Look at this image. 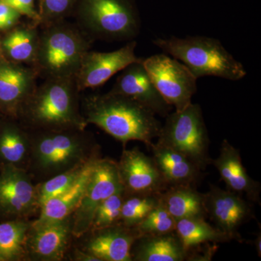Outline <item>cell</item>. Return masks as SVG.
Wrapping results in <instances>:
<instances>
[{
	"mask_svg": "<svg viewBox=\"0 0 261 261\" xmlns=\"http://www.w3.org/2000/svg\"><path fill=\"white\" fill-rule=\"evenodd\" d=\"M86 107L87 123L99 127L124 145L140 141L150 149L162 127L152 111L121 94L109 92L93 96L87 99Z\"/></svg>",
	"mask_w": 261,
	"mask_h": 261,
	"instance_id": "cell-1",
	"label": "cell"
},
{
	"mask_svg": "<svg viewBox=\"0 0 261 261\" xmlns=\"http://www.w3.org/2000/svg\"><path fill=\"white\" fill-rule=\"evenodd\" d=\"M154 45L181 62L197 80L204 76H216L230 81L245 78L246 70L240 62L222 45L219 39L205 36L185 38H158Z\"/></svg>",
	"mask_w": 261,
	"mask_h": 261,
	"instance_id": "cell-2",
	"label": "cell"
},
{
	"mask_svg": "<svg viewBox=\"0 0 261 261\" xmlns=\"http://www.w3.org/2000/svg\"><path fill=\"white\" fill-rule=\"evenodd\" d=\"M76 12L84 25L107 40H132L140 34L135 0H77Z\"/></svg>",
	"mask_w": 261,
	"mask_h": 261,
	"instance_id": "cell-3",
	"label": "cell"
},
{
	"mask_svg": "<svg viewBox=\"0 0 261 261\" xmlns=\"http://www.w3.org/2000/svg\"><path fill=\"white\" fill-rule=\"evenodd\" d=\"M161 127L157 142L188 158L202 171L211 164L208 132L202 108L191 103L181 111L170 113Z\"/></svg>",
	"mask_w": 261,
	"mask_h": 261,
	"instance_id": "cell-4",
	"label": "cell"
},
{
	"mask_svg": "<svg viewBox=\"0 0 261 261\" xmlns=\"http://www.w3.org/2000/svg\"><path fill=\"white\" fill-rule=\"evenodd\" d=\"M89 43L68 25L51 27L38 42L39 65L53 78H70L80 68Z\"/></svg>",
	"mask_w": 261,
	"mask_h": 261,
	"instance_id": "cell-5",
	"label": "cell"
},
{
	"mask_svg": "<svg viewBox=\"0 0 261 261\" xmlns=\"http://www.w3.org/2000/svg\"><path fill=\"white\" fill-rule=\"evenodd\" d=\"M143 64L160 93L176 111L191 104L197 80L186 65L166 54L149 57L143 60Z\"/></svg>",
	"mask_w": 261,
	"mask_h": 261,
	"instance_id": "cell-6",
	"label": "cell"
},
{
	"mask_svg": "<svg viewBox=\"0 0 261 261\" xmlns=\"http://www.w3.org/2000/svg\"><path fill=\"white\" fill-rule=\"evenodd\" d=\"M204 196L206 215L215 227L231 240L243 241L238 230L244 224L255 219L252 202L228 189L223 190L214 185H210Z\"/></svg>",
	"mask_w": 261,
	"mask_h": 261,
	"instance_id": "cell-7",
	"label": "cell"
},
{
	"mask_svg": "<svg viewBox=\"0 0 261 261\" xmlns=\"http://www.w3.org/2000/svg\"><path fill=\"white\" fill-rule=\"evenodd\" d=\"M122 187L118 163L112 160L97 159L83 198L76 208L73 228L76 236L92 227L97 207Z\"/></svg>",
	"mask_w": 261,
	"mask_h": 261,
	"instance_id": "cell-8",
	"label": "cell"
},
{
	"mask_svg": "<svg viewBox=\"0 0 261 261\" xmlns=\"http://www.w3.org/2000/svg\"><path fill=\"white\" fill-rule=\"evenodd\" d=\"M74 92L70 78H54L39 91L32 107L38 123L65 126L76 122Z\"/></svg>",
	"mask_w": 261,
	"mask_h": 261,
	"instance_id": "cell-9",
	"label": "cell"
},
{
	"mask_svg": "<svg viewBox=\"0 0 261 261\" xmlns=\"http://www.w3.org/2000/svg\"><path fill=\"white\" fill-rule=\"evenodd\" d=\"M137 42L130 41L124 47L109 53L87 51L77 71L80 88H94L106 83L118 72L132 63L142 61L135 54Z\"/></svg>",
	"mask_w": 261,
	"mask_h": 261,
	"instance_id": "cell-10",
	"label": "cell"
},
{
	"mask_svg": "<svg viewBox=\"0 0 261 261\" xmlns=\"http://www.w3.org/2000/svg\"><path fill=\"white\" fill-rule=\"evenodd\" d=\"M118 168L126 195H158L168 188L152 158L139 149L123 151Z\"/></svg>",
	"mask_w": 261,
	"mask_h": 261,
	"instance_id": "cell-11",
	"label": "cell"
},
{
	"mask_svg": "<svg viewBox=\"0 0 261 261\" xmlns=\"http://www.w3.org/2000/svg\"><path fill=\"white\" fill-rule=\"evenodd\" d=\"M143 60L132 63L121 70V74L110 92L129 97L154 114L166 118L173 107L156 88L143 64Z\"/></svg>",
	"mask_w": 261,
	"mask_h": 261,
	"instance_id": "cell-12",
	"label": "cell"
},
{
	"mask_svg": "<svg viewBox=\"0 0 261 261\" xmlns=\"http://www.w3.org/2000/svg\"><path fill=\"white\" fill-rule=\"evenodd\" d=\"M211 164L217 169L228 190L238 195L246 196L247 200L251 202L260 203V182L249 176L244 167L240 150L228 140H223L219 155L212 159Z\"/></svg>",
	"mask_w": 261,
	"mask_h": 261,
	"instance_id": "cell-13",
	"label": "cell"
},
{
	"mask_svg": "<svg viewBox=\"0 0 261 261\" xmlns=\"http://www.w3.org/2000/svg\"><path fill=\"white\" fill-rule=\"evenodd\" d=\"M140 234L135 227L121 224L97 230L87 249L99 261H132V245Z\"/></svg>",
	"mask_w": 261,
	"mask_h": 261,
	"instance_id": "cell-14",
	"label": "cell"
},
{
	"mask_svg": "<svg viewBox=\"0 0 261 261\" xmlns=\"http://www.w3.org/2000/svg\"><path fill=\"white\" fill-rule=\"evenodd\" d=\"M150 149L152 159L168 187H196L203 178V171L178 151L159 142L152 144Z\"/></svg>",
	"mask_w": 261,
	"mask_h": 261,
	"instance_id": "cell-15",
	"label": "cell"
},
{
	"mask_svg": "<svg viewBox=\"0 0 261 261\" xmlns=\"http://www.w3.org/2000/svg\"><path fill=\"white\" fill-rule=\"evenodd\" d=\"M36 200L34 187L23 171L8 167L0 173V210L8 214L24 215Z\"/></svg>",
	"mask_w": 261,
	"mask_h": 261,
	"instance_id": "cell-16",
	"label": "cell"
},
{
	"mask_svg": "<svg viewBox=\"0 0 261 261\" xmlns=\"http://www.w3.org/2000/svg\"><path fill=\"white\" fill-rule=\"evenodd\" d=\"M132 260L185 261L187 252L176 231L140 237L132 245Z\"/></svg>",
	"mask_w": 261,
	"mask_h": 261,
	"instance_id": "cell-17",
	"label": "cell"
},
{
	"mask_svg": "<svg viewBox=\"0 0 261 261\" xmlns=\"http://www.w3.org/2000/svg\"><path fill=\"white\" fill-rule=\"evenodd\" d=\"M96 161L97 159L89 161L84 173L73 186L59 195L51 197L41 205L40 216L34 225L62 221L76 210L83 198Z\"/></svg>",
	"mask_w": 261,
	"mask_h": 261,
	"instance_id": "cell-18",
	"label": "cell"
},
{
	"mask_svg": "<svg viewBox=\"0 0 261 261\" xmlns=\"http://www.w3.org/2000/svg\"><path fill=\"white\" fill-rule=\"evenodd\" d=\"M161 202L176 221L186 218H207L204 193L192 185L168 187L160 195Z\"/></svg>",
	"mask_w": 261,
	"mask_h": 261,
	"instance_id": "cell-19",
	"label": "cell"
},
{
	"mask_svg": "<svg viewBox=\"0 0 261 261\" xmlns=\"http://www.w3.org/2000/svg\"><path fill=\"white\" fill-rule=\"evenodd\" d=\"M69 231L65 219L34 225L31 244L33 252L44 260H60L68 243Z\"/></svg>",
	"mask_w": 261,
	"mask_h": 261,
	"instance_id": "cell-20",
	"label": "cell"
},
{
	"mask_svg": "<svg viewBox=\"0 0 261 261\" xmlns=\"http://www.w3.org/2000/svg\"><path fill=\"white\" fill-rule=\"evenodd\" d=\"M80 142L65 134L46 136L41 145V154L45 168H60L74 162L81 154Z\"/></svg>",
	"mask_w": 261,
	"mask_h": 261,
	"instance_id": "cell-21",
	"label": "cell"
},
{
	"mask_svg": "<svg viewBox=\"0 0 261 261\" xmlns=\"http://www.w3.org/2000/svg\"><path fill=\"white\" fill-rule=\"evenodd\" d=\"M176 234L186 250L205 243H226L231 239L204 218H186L176 221Z\"/></svg>",
	"mask_w": 261,
	"mask_h": 261,
	"instance_id": "cell-22",
	"label": "cell"
},
{
	"mask_svg": "<svg viewBox=\"0 0 261 261\" xmlns=\"http://www.w3.org/2000/svg\"><path fill=\"white\" fill-rule=\"evenodd\" d=\"M31 75L23 68L9 64H0V102L13 104L28 93Z\"/></svg>",
	"mask_w": 261,
	"mask_h": 261,
	"instance_id": "cell-23",
	"label": "cell"
},
{
	"mask_svg": "<svg viewBox=\"0 0 261 261\" xmlns=\"http://www.w3.org/2000/svg\"><path fill=\"white\" fill-rule=\"evenodd\" d=\"M161 194H132L125 195L120 223L128 227L140 224L161 201Z\"/></svg>",
	"mask_w": 261,
	"mask_h": 261,
	"instance_id": "cell-24",
	"label": "cell"
},
{
	"mask_svg": "<svg viewBox=\"0 0 261 261\" xmlns=\"http://www.w3.org/2000/svg\"><path fill=\"white\" fill-rule=\"evenodd\" d=\"M28 226L22 221L0 223V260H14L23 255Z\"/></svg>",
	"mask_w": 261,
	"mask_h": 261,
	"instance_id": "cell-25",
	"label": "cell"
},
{
	"mask_svg": "<svg viewBox=\"0 0 261 261\" xmlns=\"http://www.w3.org/2000/svg\"><path fill=\"white\" fill-rule=\"evenodd\" d=\"M3 47L7 54L13 61H30L37 54V37L35 33L30 29H17L5 38Z\"/></svg>",
	"mask_w": 261,
	"mask_h": 261,
	"instance_id": "cell-26",
	"label": "cell"
},
{
	"mask_svg": "<svg viewBox=\"0 0 261 261\" xmlns=\"http://www.w3.org/2000/svg\"><path fill=\"white\" fill-rule=\"evenodd\" d=\"M176 221L163 202L154 207L142 221L135 226L140 237L146 234H161L173 232L176 230Z\"/></svg>",
	"mask_w": 261,
	"mask_h": 261,
	"instance_id": "cell-27",
	"label": "cell"
},
{
	"mask_svg": "<svg viewBox=\"0 0 261 261\" xmlns=\"http://www.w3.org/2000/svg\"><path fill=\"white\" fill-rule=\"evenodd\" d=\"M125 192L123 187L103 201L96 210L92 227L97 230L108 227L120 223L122 205L124 200Z\"/></svg>",
	"mask_w": 261,
	"mask_h": 261,
	"instance_id": "cell-28",
	"label": "cell"
},
{
	"mask_svg": "<svg viewBox=\"0 0 261 261\" xmlns=\"http://www.w3.org/2000/svg\"><path fill=\"white\" fill-rule=\"evenodd\" d=\"M88 163L84 166L73 168L70 171H65L44 182L37 194V201L39 205L73 186L84 173Z\"/></svg>",
	"mask_w": 261,
	"mask_h": 261,
	"instance_id": "cell-29",
	"label": "cell"
},
{
	"mask_svg": "<svg viewBox=\"0 0 261 261\" xmlns=\"http://www.w3.org/2000/svg\"><path fill=\"white\" fill-rule=\"evenodd\" d=\"M27 150L25 140L15 130H5L0 136V155L8 163L20 162Z\"/></svg>",
	"mask_w": 261,
	"mask_h": 261,
	"instance_id": "cell-30",
	"label": "cell"
},
{
	"mask_svg": "<svg viewBox=\"0 0 261 261\" xmlns=\"http://www.w3.org/2000/svg\"><path fill=\"white\" fill-rule=\"evenodd\" d=\"M77 0H39L41 20H51L61 18L74 8Z\"/></svg>",
	"mask_w": 261,
	"mask_h": 261,
	"instance_id": "cell-31",
	"label": "cell"
},
{
	"mask_svg": "<svg viewBox=\"0 0 261 261\" xmlns=\"http://www.w3.org/2000/svg\"><path fill=\"white\" fill-rule=\"evenodd\" d=\"M217 243H205L187 249V260L210 261L217 251Z\"/></svg>",
	"mask_w": 261,
	"mask_h": 261,
	"instance_id": "cell-32",
	"label": "cell"
},
{
	"mask_svg": "<svg viewBox=\"0 0 261 261\" xmlns=\"http://www.w3.org/2000/svg\"><path fill=\"white\" fill-rule=\"evenodd\" d=\"M0 2L32 20H41L39 13L36 10L34 0H0Z\"/></svg>",
	"mask_w": 261,
	"mask_h": 261,
	"instance_id": "cell-33",
	"label": "cell"
},
{
	"mask_svg": "<svg viewBox=\"0 0 261 261\" xmlns=\"http://www.w3.org/2000/svg\"><path fill=\"white\" fill-rule=\"evenodd\" d=\"M20 15L17 10L0 2V29L10 28L14 25Z\"/></svg>",
	"mask_w": 261,
	"mask_h": 261,
	"instance_id": "cell-34",
	"label": "cell"
},
{
	"mask_svg": "<svg viewBox=\"0 0 261 261\" xmlns=\"http://www.w3.org/2000/svg\"><path fill=\"white\" fill-rule=\"evenodd\" d=\"M253 245L256 250L257 255L259 257H261V233L260 230L259 233H257L256 238L253 240Z\"/></svg>",
	"mask_w": 261,
	"mask_h": 261,
	"instance_id": "cell-35",
	"label": "cell"
}]
</instances>
